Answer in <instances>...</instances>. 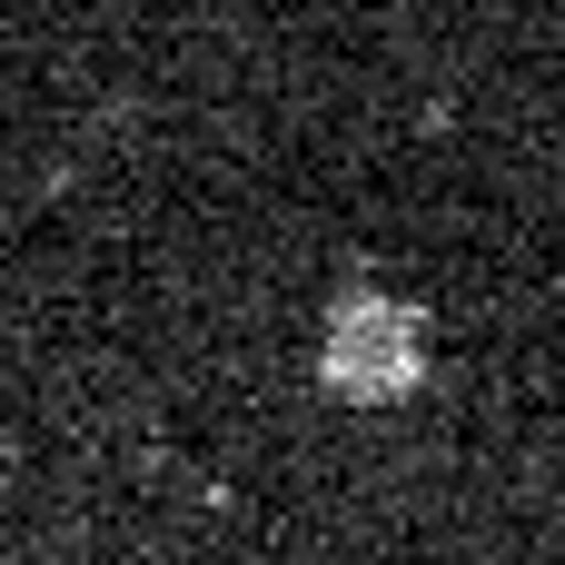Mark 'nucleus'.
<instances>
[{"label": "nucleus", "mask_w": 565, "mask_h": 565, "mask_svg": "<svg viewBox=\"0 0 565 565\" xmlns=\"http://www.w3.org/2000/svg\"><path fill=\"white\" fill-rule=\"evenodd\" d=\"M318 377H328L348 407H397V397H417V387H427V318H417L407 298H377V288L338 298V308H328V338H318Z\"/></svg>", "instance_id": "f257e3e1"}]
</instances>
